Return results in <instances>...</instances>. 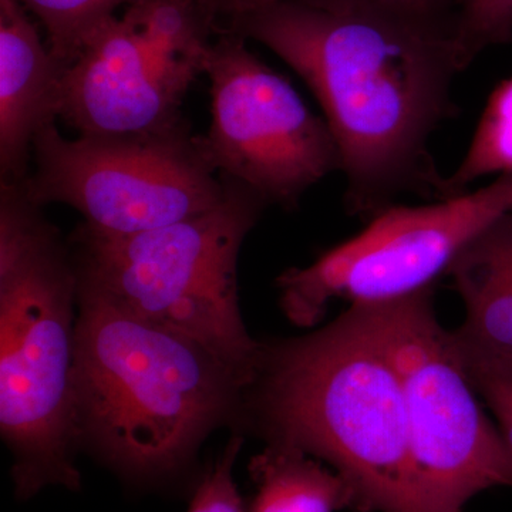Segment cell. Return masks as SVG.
Instances as JSON below:
<instances>
[{
  "label": "cell",
  "mask_w": 512,
  "mask_h": 512,
  "mask_svg": "<svg viewBox=\"0 0 512 512\" xmlns=\"http://www.w3.org/2000/svg\"><path fill=\"white\" fill-rule=\"evenodd\" d=\"M42 207L0 183V430L20 497L77 490L74 389L79 276Z\"/></svg>",
  "instance_id": "obj_4"
},
{
  "label": "cell",
  "mask_w": 512,
  "mask_h": 512,
  "mask_svg": "<svg viewBox=\"0 0 512 512\" xmlns=\"http://www.w3.org/2000/svg\"><path fill=\"white\" fill-rule=\"evenodd\" d=\"M222 26L268 47L318 99L350 217L372 221L404 194L448 200L430 138L458 114L453 42L298 0H265Z\"/></svg>",
  "instance_id": "obj_1"
},
{
  "label": "cell",
  "mask_w": 512,
  "mask_h": 512,
  "mask_svg": "<svg viewBox=\"0 0 512 512\" xmlns=\"http://www.w3.org/2000/svg\"><path fill=\"white\" fill-rule=\"evenodd\" d=\"M249 390L269 444L329 463L355 491L357 512H431L399 376L353 306L326 328L265 345Z\"/></svg>",
  "instance_id": "obj_3"
},
{
  "label": "cell",
  "mask_w": 512,
  "mask_h": 512,
  "mask_svg": "<svg viewBox=\"0 0 512 512\" xmlns=\"http://www.w3.org/2000/svg\"><path fill=\"white\" fill-rule=\"evenodd\" d=\"M508 212L512 174L448 200L394 204L312 265L279 276L282 312L293 325L312 328L336 299L370 305L430 288L481 231Z\"/></svg>",
  "instance_id": "obj_9"
},
{
  "label": "cell",
  "mask_w": 512,
  "mask_h": 512,
  "mask_svg": "<svg viewBox=\"0 0 512 512\" xmlns=\"http://www.w3.org/2000/svg\"><path fill=\"white\" fill-rule=\"evenodd\" d=\"M258 493L251 512L357 511L345 478L296 448L271 444L249 466Z\"/></svg>",
  "instance_id": "obj_13"
},
{
  "label": "cell",
  "mask_w": 512,
  "mask_h": 512,
  "mask_svg": "<svg viewBox=\"0 0 512 512\" xmlns=\"http://www.w3.org/2000/svg\"><path fill=\"white\" fill-rule=\"evenodd\" d=\"M329 12L380 20L431 39L454 43L457 0H298Z\"/></svg>",
  "instance_id": "obj_16"
},
{
  "label": "cell",
  "mask_w": 512,
  "mask_h": 512,
  "mask_svg": "<svg viewBox=\"0 0 512 512\" xmlns=\"http://www.w3.org/2000/svg\"><path fill=\"white\" fill-rule=\"evenodd\" d=\"M242 440L232 437L220 460L198 485L188 512H244L241 495L232 477Z\"/></svg>",
  "instance_id": "obj_19"
},
{
  "label": "cell",
  "mask_w": 512,
  "mask_h": 512,
  "mask_svg": "<svg viewBox=\"0 0 512 512\" xmlns=\"http://www.w3.org/2000/svg\"><path fill=\"white\" fill-rule=\"evenodd\" d=\"M33 170L19 181L33 204H63L101 234L150 231L220 204L225 181L187 120L168 130L121 136H37Z\"/></svg>",
  "instance_id": "obj_7"
},
{
  "label": "cell",
  "mask_w": 512,
  "mask_h": 512,
  "mask_svg": "<svg viewBox=\"0 0 512 512\" xmlns=\"http://www.w3.org/2000/svg\"><path fill=\"white\" fill-rule=\"evenodd\" d=\"M225 195L211 210L137 234L77 228V274L137 315L195 340L251 387L265 345L249 335L238 295V256L268 202L221 177Z\"/></svg>",
  "instance_id": "obj_5"
},
{
  "label": "cell",
  "mask_w": 512,
  "mask_h": 512,
  "mask_svg": "<svg viewBox=\"0 0 512 512\" xmlns=\"http://www.w3.org/2000/svg\"><path fill=\"white\" fill-rule=\"evenodd\" d=\"M46 32L47 46L64 69L76 59L84 40L134 0H20Z\"/></svg>",
  "instance_id": "obj_15"
},
{
  "label": "cell",
  "mask_w": 512,
  "mask_h": 512,
  "mask_svg": "<svg viewBox=\"0 0 512 512\" xmlns=\"http://www.w3.org/2000/svg\"><path fill=\"white\" fill-rule=\"evenodd\" d=\"M457 350L474 389L493 412L512 454V363L481 359Z\"/></svg>",
  "instance_id": "obj_18"
},
{
  "label": "cell",
  "mask_w": 512,
  "mask_h": 512,
  "mask_svg": "<svg viewBox=\"0 0 512 512\" xmlns=\"http://www.w3.org/2000/svg\"><path fill=\"white\" fill-rule=\"evenodd\" d=\"M200 2L220 22H227L228 19L261 5L265 0H200Z\"/></svg>",
  "instance_id": "obj_20"
},
{
  "label": "cell",
  "mask_w": 512,
  "mask_h": 512,
  "mask_svg": "<svg viewBox=\"0 0 512 512\" xmlns=\"http://www.w3.org/2000/svg\"><path fill=\"white\" fill-rule=\"evenodd\" d=\"M77 276L80 439L128 477L170 476L238 409L251 384L200 343Z\"/></svg>",
  "instance_id": "obj_2"
},
{
  "label": "cell",
  "mask_w": 512,
  "mask_h": 512,
  "mask_svg": "<svg viewBox=\"0 0 512 512\" xmlns=\"http://www.w3.org/2000/svg\"><path fill=\"white\" fill-rule=\"evenodd\" d=\"M446 275L466 305V320L451 332L457 348L512 363V212L481 231Z\"/></svg>",
  "instance_id": "obj_12"
},
{
  "label": "cell",
  "mask_w": 512,
  "mask_h": 512,
  "mask_svg": "<svg viewBox=\"0 0 512 512\" xmlns=\"http://www.w3.org/2000/svg\"><path fill=\"white\" fill-rule=\"evenodd\" d=\"M510 43L512 0H457L454 45L463 69L484 50Z\"/></svg>",
  "instance_id": "obj_17"
},
{
  "label": "cell",
  "mask_w": 512,
  "mask_h": 512,
  "mask_svg": "<svg viewBox=\"0 0 512 512\" xmlns=\"http://www.w3.org/2000/svg\"><path fill=\"white\" fill-rule=\"evenodd\" d=\"M204 74L210 80L211 121L198 137L220 177L292 211L313 185L340 171L339 147L326 120L249 49L247 39L221 26Z\"/></svg>",
  "instance_id": "obj_10"
},
{
  "label": "cell",
  "mask_w": 512,
  "mask_h": 512,
  "mask_svg": "<svg viewBox=\"0 0 512 512\" xmlns=\"http://www.w3.org/2000/svg\"><path fill=\"white\" fill-rule=\"evenodd\" d=\"M504 174H512V76L491 94L466 156L447 175V198L470 191L481 178Z\"/></svg>",
  "instance_id": "obj_14"
},
{
  "label": "cell",
  "mask_w": 512,
  "mask_h": 512,
  "mask_svg": "<svg viewBox=\"0 0 512 512\" xmlns=\"http://www.w3.org/2000/svg\"><path fill=\"white\" fill-rule=\"evenodd\" d=\"M63 73L29 10L20 0H0V174L5 183L28 177L37 136L59 119Z\"/></svg>",
  "instance_id": "obj_11"
},
{
  "label": "cell",
  "mask_w": 512,
  "mask_h": 512,
  "mask_svg": "<svg viewBox=\"0 0 512 512\" xmlns=\"http://www.w3.org/2000/svg\"><path fill=\"white\" fill-rule=\"evenodd\" d=\"M221 22L200 0H134L64 69L60 120L77 136L154 133L184 123Z\"/></svg>",
  "instance_id": "obj_8"
},
{
  "label": "cell",
  "mask_w": 512,
  "mask_h": 512,
  "mask_svg": "<svg viewBox=\"0 0 512 512\" xmlns=\"http://www.w3.org/2000/svg\"><path fill=\"white\" fill-rule=\"evenodd\" d=\"M434 286L396 301L352 305L402 384L410 451L431 512H461L481 491L512 487V454L485 416Z\"/></svg>",
  "instance_id": "obj_6"
}]
</instances>
